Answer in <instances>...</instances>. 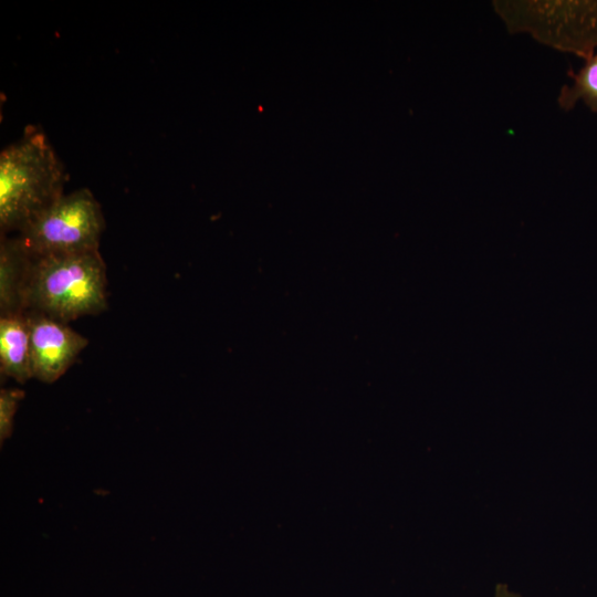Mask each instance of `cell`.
<instances>
[{"instance_id": "6da1fadb", "label": "cell", "mask_w": 597, "mask_h": 597, "mask_svg": "<svg viewBox=\"0 0 597 597\" xmlns=\"http://www.w3.org/2000/svg\"><path fill=\"white\" fill-rule=\"evenodd\" d=\"M63 164L45 134L27 127L22 137L0 154V228L19 232L61 196Z\"/></svg>"}, {"instance_id": "7a4b0ae2", "label": "cell", "mask_w": 597, "mask_h": 597, "mask_svg": "<svg viewBox=\"0 0 597 597\" xmlns=\"http://www.w3.org/2000/svg\"><path fill=\"white\" fill-rule=\"evenodd\" d=\"M106 283V266L98 250L33 255L24 311L42 313L66 324L81 316L100 314L107 307Z\"/></svg>"}, {"instance_id": "3957f363", "label": "cell", "mask_w": 597, "mask_h": 597, "mask_svg": "<svg viewBox=\"0 0 597 597\" xmlns=\"http://www.w3.org/2000/svg\"><path fill=\"white\" fill-rule=\"evenodd\" d=\"M493 8L512 33L585 60L597 48V1H495Z\"/></svg>"}, {"instance_id": "277c9868", "label": "cell", "mask_w": 597, "mask_h": 597, "mask_svg": "<svg viewBox=\"0 0 597 597\" xmlns=\"http://www.w3.org/2000/svg\"><path fill=\"white\" fill-rule=\"evenodd\" d=\"M105 229L100 203L88 189L61 196L18 233L34 256L98 250Z\"/></svg>"}, {"instance_id": "5b68a950", "label": "cell", "mask_w": 597, "mask_h": 597, "mask_svg": "<svg viewBox=\"0 0 597 597\" xmlns=\"http://www.w3.org/2000/svg\"><path fill=\"white\" fill-rule=\"evenodd\" d=\"M30 332L33 378L51 384L76 360L88 341L66 323L38 312H25Z\"/></svg>"}, {"instance_id": "8992f818", "label": "cell", "mask_w": 597, "mask_h": 597, "mask_svg": "<svg viewBox=\"0 0 597 597\" xmlns=\"http://www.w3.org/2000/svg\"><path fill=\"white\" fill-rule=\"evenodd\" d=\"M33 260L32 253L19 237H1L0 244V310L1 316L25 313L24 293Z\"/></svg>"}, {"instance_id": "52a82bcc", "label": "cell", "mask_w": 597, "mask_h": 597, "mask_svg": "<svg viewBox=\"0 0 597 597\" xmlns=\"http://www.w3.org/2000/svg\"><path fill=\"white\" fill-rule=\"evenodd\" d=\"M0 370L20 384L33 378L27 313L0 318Z\"/></svg>"}, {"instance_id": "ba28073f", "label": "cell", "mask_w": 597, "mask_h": 597, "mask_svg": "<svg viewBox=\"0 0 597 597\" xmlns=\"http://www.w3.org/2000/svg\"><path fill=\"white\" fill-rule=\"evenodd\" d=\"M569 76L573 78L572 85H564L557 97L561 108L570 111L578 101H583L591 112L597 113V54Z\"/></svg>"}, {"instance_id": "9c48e42d", "label": "cell", "mask_w": 597, "mask_h": 597, "mask_svg": "<svg viewBox=\"0 0 597 597\" xmlns=\"http://www.w3.org/2000/svg\"><path fill=\"white\" fill-rule=\"evenodd\" d=\"M24 392L19 389H1L0 391V440L8 439L13 429V418L18 409L19 401Z\"/></svg>"}, {"instance_id": "30bf717a", "label": "cell", "mask_w": 597, "mask_h": 597, "mask_svg": "<svg viewBox=\"0 0 597 597\" xmlns=\"http://www.w3.org/2000/svg\"><path fill=\"white\" fill-rule=\"evenodd\" d=\"M493 597H523L521 594L512 590L506 584H498Z\"/></svg>"}]
</instances>
